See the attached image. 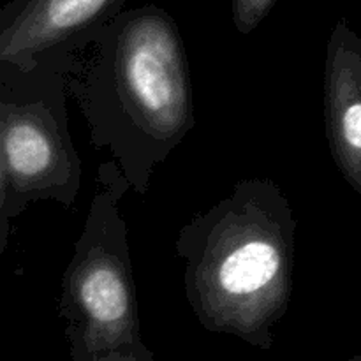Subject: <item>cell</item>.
Instances as JSON below:
<instances>
[{"instance_id":"7a4b0ae2","label":"cell","mask_w":361,"mask_h":361,"mask_svg":"<svg viewBox=\"0 0 361 361\" xmlns=\"http://www.w3.org/2000/svg\"><path fill=\"white\" fill-rule=\"evenodd\" d=\"M296 219L270 178L240 180L176 236L190 310L208 331L268 351L293 296Z\"/></svg>"},{"instance_id":"8992f818","label":"cell","mask_w":361,"mask_h":361,"mask_svg":"<svg viewBox=\"0 0 361 361\" xmlns=\"http://www.w3.org/2000/svg\"><path fill=\"white\" fill-rule=\"evenodd\" d=\"M324 118L331 157L361 196V39L341 20L324 63Z\"/></svg>"},{"instance_id":"9c48e42d","label":"cell","mask_w":361,"mask_h":361,"mask_svg":"<svg viewBox=\"0 0 361 361\" xmlns=\"http://www.w3.org/2000/svg\"><path fill=\"white\" fill-rule=\"evenodd\" d=\"M349 361H361V355H358V356H355V358H351Z\"/></svg>"},{"instance_id":"52a82bcc","label":"cell","mask_w":361,"mask_h":361,"mask_svg":"<svg viewBox=\"0 0 361 361\" xmlns=\"http://www.w3.org/2000/svg\"><path fill=\"white\" fill-rule=\"evenodd\" d=\"M277 0H231L233 23L240 34L247 35L256 30L270 14Z\"/></svg>"},{"instance_id":"277c9868","label":"cell","mask_w":361,"mask_h":361,"mask_svg":"<svg viewBox=\"0 0 361 361\" xmlns=\"http://www.w3.org/2000/svg\"><path fill=\"white\" fill-rule=\"evenodd\" d=\"M71 53L51 56L14 78L18 95L0 94V154L9 183L11 219L35 201L73 207L83 166L67 118L66 71Z\"/></svg>"},{"instance_id":"3957f363","label":"cell","mask_w":361,"mask_h":361,"mask_svg":"<svg viewBox=\"0 0 361 361\" xmlns=\"http://www.w3.org/2000/svg\"><path fill=\"white\" fill-rule=\"evenodd\" d=\"M74 254L62 277L59 314L73 361H157L140 331L127 224L120 210L130 189L118 164L97 173Z\"/></svg>"},{"instance_id":"ba28073f","label":"cell","mask_w":361,"mask_h":361,"mask_svg":"<svg viewBox=\"0 0 361 361\" xmlns=\"http://www.w3.org/2000/svg\"><path fill=\"white\" fill-rule=\"evenodd\" d=\"M11 238V215H9V183H7L6 166L0 154V254L7 250Z\"/></svg>"},{"instance_id":"5b68a950","label":"cell","mask_w":361,"mask_h":361,"mask_svg":"<svg viewBox=\"0 0 361 361\" xmlns=\"http://www.w3.org/2000/svg\"><path fill=\"white\" fill-rule=\"evenodd\" d=\"M127 0H11L0 11V71L28 73L90 41Z\"/></svg>"},{"instance_id":"6da1fadb","label":"cell","mask_w":361,"mask_h":361,"mask_svg":"<svg viewBox=\"0 0 361 361\" xmlns=\"http://www.w3.org/2000/svg\"><path fill=\"white\" fill-rule=\"evenodd\" d=\"M66 80L92 143L108 148L130 189L145 196L155 169L196 126L175 18L155 4L123 9L71 51Z\"/></svg>"}]
</instances>
